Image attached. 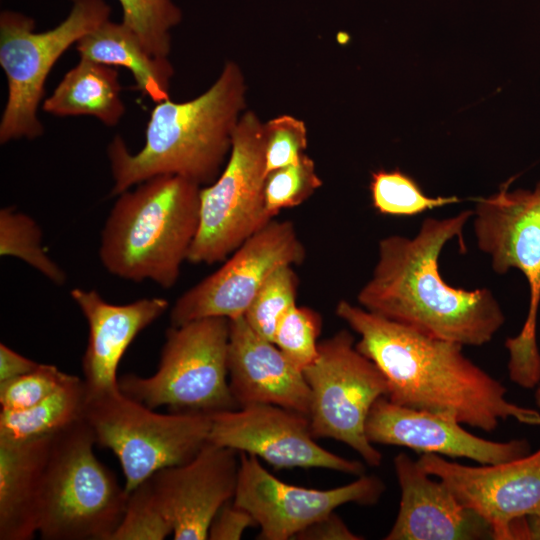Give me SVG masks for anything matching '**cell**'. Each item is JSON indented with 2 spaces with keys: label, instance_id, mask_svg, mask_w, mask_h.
<instances>
[{
  "label": "cell",
  "instance_id": "obj_19",
  "mask_svg": "<svg viewBox=\"0 0 540 540\" xmlns=\"http://www.w3.org/2000/svg\"><path fill=\"white\" fill-rule=\"evenodd\" d=\"M227 369L238 407L272 404L308 416L311 393L303 371L257 334L244 316L230 320Z\"/></svg>",
  "mask_w": 540,
  "mask_h": 540
},
{
  "label": "cell",
  "instance_id": "obj_37",
  "mask_svg": "<svg viewBox=\"0 0 540 540\" xmlns=\"http://www.w3.org/2000/svg\"><path fill=\"white\" fill-rule=\"evenodd\" d=\"M511 538L512 540H540V508L513 525Z\"/></svg>",
  "mask_w": 540,
  "mask_h": 540
},
{
  "label": "cell",
  "instance_id": "obj_15",
  "mask_svg": "<svg viewBox=\"0 0 540 540\" xmlns=\"http://www.w3.org/2000/svg\"><path fill=\"white\" fill-rule=\"evenodd\" d=\"M465 507L491 526L495 540H511L513 525L540 508V449L490 465L466 466L434 453L417 460Z\"/></svg>",
  "mask_w": 540,
  "mask_h": 540
},
{
  "label": "cell",
  "instance_id": "obj_13",
  "mask_svg": "<svg viewBox=\"0 0 540 540\" xmlns=\"http://www.w3.org/2000/svg\"><path fill=\"white\" fill-rule=\"evenodd\" d=\"M239 475L233 503L255 519L260 540H288L342 505L372 506L385 484L375 475L363 474L346 485L319 490L291 485L272 475L259 458L239 452Z\"/></svg>",
  "mask_w": 540,
  "mask_h": 540
},
{
  "label": "cell",
  "instance_id": "obj_6",
  "mask_svg": "<svg viewBox=\"0 0 540 540\" xmlns=\"http://www.w3.org/2000/svg\"><path fill=\"white\" fill-rule=\"evenodd\" d=\"M67 17L52 29L36 32L35 20L23 13H0V66L8 83L0 121V143L33 140L44 133L38 117L46 79L68 48L110 19L105 0H70Z\"/></svg>",
  "mask_w": 540,
  "mask_h": 540
},
{
  "label": "cell",
  "instance_id": "obj_14",
  "mask_svg": "<svg viewBox=\"0 0 540 540\" xmlns=\"http://www.w3.org/2000/svg\"><path fill=\"white\" fill-rule=\"evenodd\" d=\"M309 417L272 404H254L211 415L208 441L264 460L275 468H323L365 474L362 462L320 446Z\"/></svg>",
  "mask_w": 540,
  "mask_h": 540
},
{
  "label": "cell",
  "instance_id": "obj_30",
  "mask_svg": "<svg viewBox=\"0 0 540 540\" xmlns=\"http://www.w3.org/2000/svg\"><path fill=\"white\" fill-rule=\"evenodd\" d=\"M321 328L318 312L296 304L280 319L273 343L296 368L304 371L318 356Z\"/></svg>",
  "mask_w": 540,
  "mask_h": 540
},
{
  "label": "cell",
  "instance_id": "obj_2",
  "mask_svg": "<svg viewBox=\"0 0 540 540\" xmlns=\"http://www.w3.org/2000/svg\"><path fill=\"white\" fill-rule=\"evenodd\" d=\"M473 211L426 218L414 237L391 235L378 245V259L357 301L364 309L432 337L462 346L492 340L505 322L487 288L466 290L446 283L439 257L444 246L462 233Z\"/></svg>",
  "mask_w": 540,
  "mask_h": 540
},
{
  "label": "cell",
  "instance_id": "obj_1",
  "mask_svg": "<svg viewBox=\"0 0 540 540\" xmlns=\"http://www.w3.org/2000/svg\"><path fill=\"white\" fill-rule=\"evenodd\" d=\"M360 339L355 346L383 373L393 403L451 417L486 432L501 420L540 426V411L508 400L501 382L473 363L462 345L419 332L340 300L335 309Z\"/></svg>",
  "mask_w": 540,
  "mask_h": 540
},
{
  "label": "cell",
  "instance_id": "obj_18",
  "mask_svg": "<svg viewBox=\"0 0 540 540\" xmlns=\"http://www.w3.org/2000/svg\"><path fill=\"white\" fill-rule=\"evenodd\" d=\"M401 490L395 522L385 540L494 539L491 526L462 505L442 481H435L407 454L394 458Z\"/></svg>",
  "mask_w": 540,
  "mask_h": 540
},
{
  "label": "cell",
  "instance_id": "obj_3",
  "mask_svg": "<svg viewBox=\"0 0 540 540\" xmlns=\"http://www.w3.org/2000/svg\"><path fill=\"white\" fill-rule=\"evenodd\" d=\"M245 94L243 73L229 61L198 97L156 103L147 122L145 143L138 152L131 153L119 135L108 145L111 195L158 175L181 176L201 187L213 183L229 157Z\"/></svg>",
  "mask_w": 540,
  "mask_h": 540
},
{
  "label": "cell",
  "instance_id": "obj_29",
  "mask_svg": "<svg viewBox=\"0 0 540 540\" xmlns=\"http://www.w3.org/2000/svg\"><path fill=\"white\" fill-rule=\"evenodd\" d=\"M173 534L150 478L129 493L123 517L111 540H163Z\"/></svg>",
  "mask_w": 540,
  "mask_h": 540
},
{
  "label": "cell",
  "instance_id": "obj_9",
  "mask_svg": "<svg viewBox=\"0 0 540 540\" xmlns=\"http://www.w3.org/2000/svg\"><path fill=\"white\" fill-rule=\"evenodd\" d=\"M510 181L499 191L479 198L473 211L478 248L491 259L494 272L520 270L529 286L530 303L525 323L505 342L510 379L524 388L540 382V353L536 327L540 303V181L533 190L509 191Z\"/></svg>",
  "mask_w": 540,
  "mask_h": 540
},
{
  "label": "cell",
  "instance_id": "obj_26",
  "mask_svg": "<svg viewBox=\"0 0 540 540\" xmlns=\"http://www.w3.org/2000/svg\"><path fill=\"white\" fill-rule=\"evenodd\" d=\"M373 207L383 215L410 217L461 201L457 196L430 197L408 174L380 169L371 175Z\"/></svg>",
  "mask_w": 540,
  "mask_h": 540
},
{
  "label": "cell",
  "instance_id": "obj_23",
  "mask_svg": "<svg viewBox=\"0 0 540 540\" xmlns=\"http://www.w3.org/2000/svg\"><path fill=\"white\" fill-rule=\"evenodd\" d=\"M117 67L80 58L44 99L42 109L57 117L90 116L108 127L125 114Z\"/></svg>",
  "mask_w": 540,
  "mask_h": 540
},
{
  "label": "cell",
  "instance_id": "obj_5",
  "mask_svg": "<svg viewBox=\"0 0 540 540\" xmlns=\"http://www.w3.org/2000/svg\"><path fill=\"white\" fill-rule=\"evenodd\" d=\"M82 419L52 436L44 469L38 533L44 540H111L129 493L94 454Z\"/></svg>",
  "mask_w": 540,
  "mask_h": 540
},
{
  "label": "cell",
  "instance_id": "obj_4",
  "mask_svg": "<svg viewBox=\"0 0 540 540\" xmlns=\"http://www.w3.org/2000/svg\"><path fill=\"white\" fill-rule=\"evenodd\" d=\"M201 188L158 175L117 195L100 236L104 268L125 280L173 287L199 228Z\"/></svg>",
  "mask_w": 540,
  "mask_h": 540
},
{
  "label": "cell",
  "instance_id": "obj_31",
  "mask_svg": "<svg viewBox=\"0 0 540 540\" xmlns=\"http://www.w3.org/2000/svg\"><path fill=\"white\" fill-rule=\"evenodd\" d=\"M314 161L303 154L299 161L267 174L265 180V205L274 218L282 209L299 206L320 186Z\"/></svg>",
  "mask_w": 540,
  "mask_h": 540
},
{
  "label": "cell",
  "instance_id": "obj_21",
  "mask_svg": "<svg viewBox=\"0 0 540 540\" xmlns=\"http://www.w3.org/2000/svg\"><path fill=\"white\" fill-rule=\"evenodd\" d=\"M52 436L0 439V540H30L38 532L42 480Z\"/></svg>",
  "mask_w": 540,
  "mask_h": 540
},
{
  "label": "cell",
  "instance_id": "obj_36",
  "mask_svg": "<svg viewBox=\"0 0 540 540\" xmlns=\"http://www.w3.org/2000/svg\"><path fill=\"white\" fill-rule=\"evenodd\" d=\"M33 361L4 343H0V383L7 382L27 374L39 366Z\"/></svg>",
  "mask_w": 540,
  "mask_h": 540
},
{
  "label": "cell",
  "instance_id": "obj_16",
  "mask_svg": "<svg viewBox=\"0 0 540 540\" xmlns=\"http://www.w3.org/2000/svg\"><path fill=\"white\" fill-rule=\"evenodd\" d=\"M239 465L238 451L207 441L189 461L150 477L174 540L208 539L214 517L235 496Z\"/></svg>",
  "mask_w": 540,
  "mask_h": 540
},
{
  "label": "cell",
  "instance_id": "obj_20",
  "mask_svg": "<svg viewBox=\"0 0 540 540\" xmlns=\"http://www.w3.org/2000/svg\"><path fill=\"white\" fill-rule=\"evenodd\" d=\"M70 295L87 320L88 344L82 371L88 394L119 389V362L135 337L169 308L165 298H142L127 304L105 301L95 290L74 288Z\"/></svg>",
  "mask_w": 540,
  "mask_h": 540
},
{
  "label": "cell",
  "instance_id": "obj_8",
  "mask_svg": "<svg viewBox=\"0 0 540 540\" xmlns=\"http://www.w3.org/2000/svg\"><path fill=\"white\" fill-rule=\"evenodd\" d=\"M83 420L96 445L118 458L128 493L159 470L193 458L208 441L211 428V415L158 413L120 389L88 394Z\"/></svg>",
  "mask_w": 540,
  "mask_h": 540
},
{
  "label": "cell",
  "instance_id": "obj_25",
  "mask_svg": "<svg viewBox=\"0 0 540 540\" xmlns=\"http://www.w3.org/2000/svg\"><path fill=\"white\" fill-rule=\"evenodd\" d=\"M41 241V228L32 217L13 206L0 210V255L20 258L62 286L67 280L66 273L47 255Z\"/></svg>",
  "mask_w": 540,
  "mask_h": 540
},
{
  "label": "cell",
  "instance_id": "obj_11",
  "mask_svg": "<svg viewBox=\"0 0 540 540\" xmlns=\"http://www.w3.org/2000/svg\"><path fill=\"white\" fill-rule=\"evenodd\" d=\"M310 388L309 421L316 439L342 442L364 462L377 467L382 454L365 433V423L374 402L388 394V384L379 368L355 346L354 336L341 330L322 340L316 360L304 371Z\"/></svg>",
  "mask_w": 540,
  "mask_h": 540
},
{
  "label": "cell",
  "instance_id": "obj_38",
  "mask_svg": "<svg viewBox=\"0 0 540 540\" xmlns=\"http://www.w3.org/2000/svg\"><path fill=\"white\" fill-rule=\"evenodd\" d=\"M535 402L538 408L540 409V386L536 389V392H535Z\"/></svg>",
  "mask_w": 540,
  "mask_h": 540
},
{
  "label": "cell",
  "instance_id": "obj_34",
  "mask_svg": "<svg viewBox=\"0 0 540 540\" xmlns=\"http://www.w3.org/2000/svg\"><path fill=\"white\" fill-rule=\"evenodd\" d=\"M258 527L253 516L233 500L222 506L214 517L208 532L210 540H239L249 528Z\"/></svg>",
  "mask_w": 540,
  "mask_h": 540
},
{
  "label": "cell",
  "instance_id": "obj_22",
  "mask_svg": "<svg viewBox=\"0 0 540 540\" xmlns=\"http://www.w3.org/2000/svg\"><path fill=\"white\" fill-rule=\"evenodd\" d=\"M75 47L80 58L129 70L138 90L154 102L170 99L173 65L168 58L149 53L122 22L107 20L83 36Z\"/></svg>",
  "mask_w": 540,
  "mask_h": 540
},
{
  "label": "cell",
  "instance_id": "obj_33",
  "mask_svg": "<svg viewBox=\"0 0 540 540\" xmlns=\"http://www.w3.org/2000/svg\"><path fill=\"white\" fill-rule=\"evenodd\" d=\"M266 176L273 170L295 164L307 147L304 122L281 115L264 123Z\"/></svg>",
  "mask_w": 540,
  "mask_h": 540
},
{
  "label": "cell",
  "instance_id": "obj_7",
  "mask_svg": "<svg viewBox=\"0 0 540 540\" xmlns=\"http://www.w3.org/2000/svg\"><path fill=\"white\" fill-rule=\"evenodd\" d=\"M230 320L207 317L167 329L157 371L149 377L125 374L119 389L156 409L203 413L238 408L229 387L227 350Z\"/></svg>",
  "mask_w": 540,
  "mask_h": 540
},
{
  "label": "cell",
  "instance_id": "obj_28",
  "mask_svg": "<svg viewBox=\"0 0 540 540\" xmlns=\"http://www.w3.org/2000/svg\"><path fill=\"white\" fill-rule=\"evenodd\" d=\"M298 277L291 265L276 269L264 282L244 318L261 337L273 342L282 316L296 305Z\"/></svg>",
  "mask_w": 540,
  "mask_h": 540
},
{
  "label": "cell",
  "instance_id": "obj_32",
  "mask_svg": "<svg viewBox=\"0 0 540 540\" xmlns=\"http://www.w3.org/2000/svg\"><path fill=\"white\" fill-rule=\"evenodd\" d=\"M67 374L55 365L42 364L33 371L7 382L0 383V405L3 410L29 408L70 381Z\"/></svg>",
  "mask_w": 540,
  "mask_h": 540
},
{
  "label": "cell",
  "instance_id": "obj_24",
  "mask_svg": "<svg viewBox=\"0 0 540 540\" xmlns=\"http://www.w3.org/2000/svg\"><path fill=\"white\" fill-rule=\"evenodd\" d=\"M83 379L75 376L39 403L0 411V439L24 441L52 436L83 419L87 403Z\"/></svg>",
  "mask_w": 540,
  "mask_h": 540
},
{
  "label": "cell",
  "instance_id": "obj_12",
  "mask_svg": "<svg viewBox=\"0 0 540 540\" xmlns=\"http://www.w3.org/2000/svg\"><path fill=\"white\" fill-rule=\"evenodd\" d=\"M305 256L293 222L271 220L227 257L221 267L175 301L170 310L171 326L207 317H243L276 269L299 265Z\"/></svg>",
  "mask_w": 540,
  "mask_h": 540
},
{
  "label": "cell",
  "instance_id": "obj_10",
  "mask_svg": "<svg viewBox=\"0 0 540 540\" xmlns=\"http://www.w3.org/2000/svg\"><path fill=\"white\" fill-rule=\"evenodd\" d=\"M264 123L253 111L242 114L228 160L217 179L201 188L200 220L187 261L223 262L272 218L265 205Z\"/></svg>",
  "mask_w": 540,
  "mask_h": 540
},
{
  "label": "cell",
  "instance_id": "obj_17",
  "mask_svg": "<svg viewBox=\"0 0 540 540\" xmlns=\"http://www.w3.org/2000/svg\"><path fill=\"white\" fill-rule=\"evenodd\" d=\"M372 444L402 446L423 453L467 458L481 465L499 464L531 453L526 439L506 442L478 437L457 420L397 405L386 396L372 405L365 423Z\"/></svg>",
  "mask_w": 540,
  "mask_h": 540
},
{
  "label": "cell",
  "instance_id": "obj_27",
  "mask_svg": "<svg viewBox=\"0 0 540 540\" xmlns=\"http://www.w3.org/2000/svg\"><path fill=\"white\" fill-rule=\"evenodd\" d=\"M122 23L132 30L146 50L156 57L168 58L171 31L182 20V11L173 0H117Z\"/></svg>",
  "mask_w": 540,
  "mask_h": 540
},
{
  "label": "cell",
  "instance_id": "obj_35",
  "mask_svg": "<svg viewBox=\"0 0 540 540\" xmlns=\"http://www.w3.org/2000/svg\"><path fill=\"white\" fill-rule=\"evenodd\" d=\"M298 540H360L364 537L352 532L345 522L334 512L312 523L300 531Z\"/></svg>",
  "mask_w": 540,
  "mask_h": 540
}]
</instances>
